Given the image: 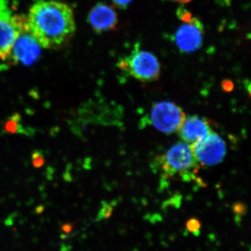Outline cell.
I'll list each match as a JSON object with an SVG mask.
<instances>
[{"label": "cell", "instance_id": "6da1fadb", "mask_svg": "<svg viewBox=\"0 0 251 251\" xmlns=\"http://www.w3.org/2000/svg\"><path fill=\"white\" fill-rule=\"evenodd\" d=\"M26 20L32 35L46 49H60L67 45L76 29L72 8L61 1H36Z\"/></svg>", "mask_w": 251, "mask_h": 251}, {"label": "cell", "instance_id": "7a4b0ae2", "mask_svg": "<svg viewBox=\"0 0 251 251\" xmlns=\"http://www.w3.org/2000/svg\"><path fill=\"white\" fill-rule=\"evenodd\" d=\"M161 163L162 171L168 176H190L198 168L191 145L185 142L172 146L162 156Z\"/></svg>", "mask_w": 251, "mask_h": 251}, {"label": "cell", "instance_id": "3957f363", "mask_svg": "<svg viewBox=\"0 0 251 251\" xmlns=\"http://www.w3.org/2000/svg\"><path fill=\"white\" fill-rule=\"evenodd\" d=\"M41 48L29 30L25 18L7 59H9L12 64L30 66L40 57Z\"/></svg>", "mask_w": 251, "mask_h": 251}, {"label": "cell", "instance_id": "277c9868", "mask_svg": "<svg viewBox=\"0 0 251 251\" xmlns=\"http://www.w3.org/2000/svg\"><path fill=\"white\" fill-rule=\"evenodd\" d=\"M185 117L186 115L181 107L173 102H158L151 108V124L165 134L177 132Z\"/></svg>", "mask_w": 251, "mask_h": 251}, {"label": "cell", "instance_id": "5b68a950", "mask_svg": "<svg viewBox=\"0 0 251 251\" xmlns=\"http://www.w3.org/2000/svg\"><path fill=\"white\" fill-rule=\"evenodd\" d=\"M191 145L198 164L204 166H216L224 161L226 155V143L217 133L210 134Z\"/></svg>", "mask_w": 251, "mask_h": 251}, {"label": "cell", "instance_id": "8992f818", "mask_svg": "<svg viewBox=\"0 0 251 251\" xmlns=\"http://www.w3.org/2000/svg\"><path fill=\"white\" fill-rule=\"evenodd\" d=\"M25 21V17L13 14L10 5L0 6V60L7 59Z\"/></svg>", "mask_w": 251, "mask_h": 251}, {"label": "cell", "instance_id": "52a82bcc", "mask_svg": "<svg viewBox=\"0 0 251 251\" xmlns=\"http://www.w3.org/2000/svg\"><path fill=\"white\" fill-rule=\"evenodd\" d=\"M126 71L133 77L142 82L158 80L161 74V66L154 54L148 51L138 50L126 59Z\"/></svg>", "mask_w": 251, "mask_h": 251}, {"label": "cell", "instance_id": "ba28073f", "mask_svg": "<svg viewBox=\"0 0 251 251\" xmlns=\"http://www.w3.org/2000/svg\"><path fill=\"white\" fill-rule=\"evenodd\" d=\"M204 27L199 18H193L176 31L175 42L184 52H191L201 49L203 41Z\"/></svg>", "mask_w": 251, "mask_h": 251}, {"label": "cell", "instance_id": "9c48e42d", "mask_svg": "<svg viewBox=\"0 0 251 251\" xmlns=\"http://www.w3.org/2000/svg\"><path fill=\"white\" fill-rule=\"evenodd\" d=\"M177 132L183 141L192 145L210 134L212 130L205 119L194 115L185 117Z\"/></svg>", "mask_w": 251, "mask_h": 251}, {"label": "cell", "instance_id": "30bf717a", "mask_svg": "<svg viewBox=\"0 0 251 251\" xmlns=\"http://www.w3.org/2000/svg\"><path fill=\"white\" fill-rule=\"evenodd\" d=\"M89 22L94 30L103 32L116 27L118 18L115 10L108 5L98 4L91 9Z\"/></svg>", "mask_w": 251, "mask_h": 251}, {"label": "cell", "instance_id": "8fae6325", "mask_svg": "<svg viewBox=\"0 0 251 251\" xmlns=\"http://www.w3.org/2000/svg\"><path fill=\"white\" fill-rule=\"evenodd\" d=\"M1 131L5 134H21L27 137L34 135L33 128L25 126L23 124V118L18 112H15L11 116L5 119L1 123Z\"/></svg>", "mask_w": 251, "mask_h": 251}, {"label": "cell", "instance_id": "7c38bea8", "mask_svg": "<svg viewBox=\"0 0 251 251\" xmlns=\"http://www.w3.org/2000/svg\"><path fill=\"white\" fill-rule=\"evenodd\" d=\"M31 164L35 168H41L44 166L46 163L45 155L44 151L41 150H34L31 153Z\"/></svg>", "mask_w": 251, "mask_h": 251}, {"label": "cell", "instance_id": "4fadbf2b", "mask_svg": "<svg viewBox=\"0 0 251 251\" xmlns=\"http://www.w3.org/2000/svg\"><path fill=\"white\" fill-rule=\"evenodd\" d=\"M186 227L190 232L194 235H198L201 232V224L198 219H191L186 223Z\"/></svg>", "mask_w": 251, "mask_h": 251}, {"label": "cell", "instance_id": "5bb4252c", "mask_svg": "<svg viewBox=\"0 0 251 251\" xmlns=\"http://www.w3.org/2000/svg\"><path fill=\"white\" fill-rule=\"evenodd\" d=\"M176 15L179 19L184 23H188L192 19V14L184 6H180L176 11Z\"/></svg>", "mask_w": 251, "mask_h": 251}, {"label": "cell", "instance_id": "9a60e30c", "mask_svg": "<svg viewBox=\"0 0 251 251\" xmlns=\"http://www.w3.org/2000/svg\"><path fill=\"white\" fill-rule=\"evenodd\" d=\"M233 211L236 215L242 216L245 215L247 213V207L245 204L242 203H236L233 206Z\"/></svg>", "mask_w": 251, "mask_h": 251}, {"label": "cell", "instance_id": "2e32d148", "mask_svg": "<svg viewBox=\"0 0 251 251\" xmlns=\"http://www.w3.org/2000/svg\"><path fill=\"white\" fill-rule=\"evenodd\" d=\"M112 1H113L115 5H116L117 7L123 9V8L128 6V4H129L133 0H112Z\"/></svg>", "mask_w": 251, "mask_h": 251}, {"label": "cell", "instance_id": "e0dca14e", "mask_svg": "<svg viewBox=\"0 0 251 251\" xmlns=\"http://www.w3.org/2000/svg\"><path fill=\"white\" fill-rule=\"evenodd\" d=\"M222 87L226 92H231L234 89V83L229 80H225L222 82Z\"/></svg>", "mask_w": 251, "mask_h": 251}, {"label": "cell", "instance_id": "ac0fdd59", "mask_svg": "<svg viewBox=\"0 0 251 251\" xmlns=\"http://www.w3.org/2000/svg\"><path fill=\"white\" fill-rule=\"evenodd\" d=\"M111 207L110 206H104L103 209L100 211V215L99 218H107L111 214Z\"/></svg>", "mask_w": 251, "mask_h": 251}, {"label": "cell", "instance_id": "d6986e66", "mask_svg": "<svg viewBox=\"0 0 251 251\" xmlns=\"http://www.w3.org/2000/svg\"><path fill=\"white\" fill-rule=\"evenodd\" d=\"M175 1H177V2L183 3V4H185V3H188L191 1V0H175Z\"/></svg>", "mask_w": 251, "mask_h": 251}]
</instances>
